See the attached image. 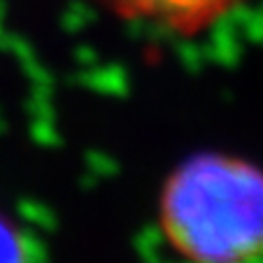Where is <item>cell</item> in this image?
Instances as JSON below:
<instances>
[{
    "label": "cell",
    "mask_w": 263,
    "mask_h": 263,
    "mask_svg": "<svg viewBox=\"0 0 263 263\" xmlns=\"http://www.w3.org/2000/svg\"><path fill=\"white\" fill-rule=\"evenodd\" d=\"M115 16L194 37L233 14L245 0H98Z\"/></svg>",
    "instance_id": "obj_2"
},
{
    "label": "cell",
    "mask_w": 263,
    "mask_h": 263,
    "mask_svg": "<svg viewBox=\"0 0 263 263\" xmlns=\"http://www.w3.org/2000/svg\"><path fill=\"white\" fill-rule=\"evenodd\" d=\"M0 263H16V247L3 229H0Z\"/></svg>",
    "instance_id": "obj_3"
},
{
    "label": "cell",
    "mask_w": 263,
    "mask_h": 263,
    "mask_svg": "<svg viewBox=\"0 0 263 263\" xmlns=\"http://www.w3.org/2000/svg\"><path fill=\"white\" fill-rule=\"evenodd\" d=\"M161 233L186 263H252L263 254V170L238 156H191L159 198Z\"/></svg>",
    "instance_id": "obj_1"
}]
</instances>
